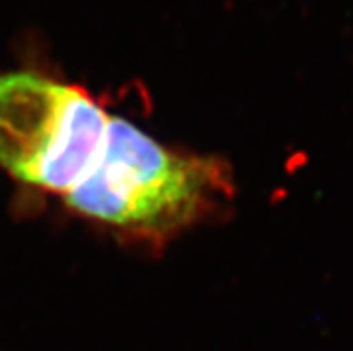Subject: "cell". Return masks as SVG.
I'll use <instances>...</instances> for the list:
<instances>
[{"instance_id": "obj_1", "label": "cell", "mask_w": 353, "mask_h": 351, "mask_svg": "<svg viewBox=\"0 0 353 351\" xmlns=\"http://www.w3.org/2000/svg\"><path fill=\"white\" fill-rule=\"evenodd\" d=\"M226 185L217 161L170 151L113 115L103 160L63 201L99 223L154 237L196 221Z\"/></svg>"}, {"instance_id": "obj_2", "label": "cell", "mask_w": 353, "mask_h": 351, "mask_svg": "<svg viewBox=\"0 0 353 351\" xmlns=\"http://www.w3.org/2000/svg\"><path fill=\"white\" fill-rule=\"evenodd\" d=\"M112 120L79 86L0 72V169L65 199L103 160Z\"/></svg>"}]
</instances>
